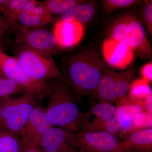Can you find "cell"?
Wrapping results in <instances>:
<instances>
[{"instance_id": "obj_1", "label": "cell", "mask_w": 152, "mask_h": 152, "mask_svg": "<svg viewBox=\"0 0 152 152\" xmlns=\"http://www.w3.org/2000/svg\"><path fill=\"white\" fill-rule=\"evenodd\" d=\"M65 66L64 77L80 101L85 95L94 94L109 67L99 53L92 48L85 49L71 56Z\"/></svg>"}, {"instance_id": "obj_2", "label": "cell", "mask_w": 152, "mask_h": 152, "mask_svg": "<svg viewBox=\"0 0 152 152\" xmlns=\"http://www.w3.org/2000/svg\"><path fill=\"white\" fill-rule=\"evenodd\" d=\"M48 83L49 101L45 109L49 122L71 132H78L83 113L73 90L63 80L54 79Z\"/></svg>"}, {"instance_id": "obj_3", "label": "cell", "mask_w": 152, "mask_h": 152, "mask_svg": "<svg viewBox=\"0 0 152 152\" xmlns=\"http://www.w3.org/2000/svg\"><path fill=\"white\" fill-rule=\"evenodd\" d=\"M110 38L126 45L141 58L152 56V47L141 21L132 14L123 15L115 20L110 28Z\"/></svg>"}, {"instance_id": "obj_4", "label": "cell", "mask_w": 152, "mask_h": 152, "mask_svg": "<svg viewBox=\"0 0 152 152\" xmlns=\"http://www.w3.org/2000/svg\"><path fill=\"white\" fill-rule=\"evenodd\" d=\"M36 98L26 94L20 98H1V115L0 130L20 136L32 112L37 106Z\"/></svg>"}, {"instance_id": "obj_5", "label": "cell", "mask_w": 152, "mask_h": 152, "mask_svg": "<svg viewBox=\"0 0 152 152\" xmlns=\"http://www.w3.org/2000/svg\"><path fill=\"white\" fill-rule=\"evenodd\" d=\"M15 58L23 70L34 80L48 82L60 79L66 82L51 54L46 52L20 47Z\"/></svg>"}, {"instance_id": "obj_6", "label": "cell", "mask_w": 152, "mask_h": 152, "mask_svg": "<svg viewBox=\"0 0 152 152\" xmlns=\"http://www.w3.org/2000/svg\"><path fill=\"white\" fill-rule=\"evenodd\" d=\"M135 77L132 67L122 72H116L108 67L102 77L94 95L99 102L111 104L126 96Z\"/></svg>"}, {"instance_id": "obj_7", "label": "cell", "mask_w": 152, "mask_h": 152, "mask_svg": "<svg viewBox=\"0 0 152 152\" xmlns=\"http://www.w3.org/2000/svg\"><path fill=\"white\" fill-rule=\"evenodd\" d=\"M67 141L81 152H132L124 151L116 137L105 131L70 132Z\"/></svg>"}, {"instance_id": "obj_8", "label": "cell", "mask_w": 152, "mask_h": 152, "mask_svg": "<svg viewBox=\"0 0 152 152\" xmlns=\"http://www.w3.org/2000/svg\"><path fill=\"white\" fill-rule=\"evenodd\" d=\"M0 69L3 77L10 78L23 87L26 93L42 99L48 96V82L34 80L23 70L15 57L8 56L2 50L0 52Z\"/></svg>"}, {"instance_id": "obj_9", "label": "cell", "mask_w": 152, "mask_h": 152, "mask_svg": "<svg viewBox=\"0 0 152 152\" xmlns=\"http://www.w3.org/2000/svg\"><path fill=\"white\" fill-rule=\"evenodd\" d=\"M80 129L85 131H105L116 136L120 131L116 107L108 102L96 104L83 113Z\"/></svg>"}, {"instance_id": "obj_10", "label": "cell", "mask_w": 152, "mask_h": 152, "mask_svg": "<svg viewBox=\"0 0 152 152\" xmlns=\"http://www.w3.org/2000/svg\"><path fill=\"white\" fill-rule=\"evenodd\" d=\"M15 41L20 47L46 52L50 54L60 49L53 33L43 28L16 31Z\"/></svg>"}, {"instance_id": "obj_11", "label": "cell", "mask_w": 152, "mask_h": 152, "mask_svg": "<svg viewBox=\"0 0 152 152\" xmlns=\"http://www.w3.org/2000/svg\"><path fill=\"white\" fill-rule=\"evenodd\" d=\"M102 58L112 69H125L133 62L135 52L126 45L108 38L104 41Z\"/></svg>"}, {"instance_id": "obj_12", "label": "cell", "mask_w": 152, "mask_h": 152, "mask_svg": "<svg viewBox=\"0 0 152 152\" xmlns=\"http://www.w3.org/2000/svg\"><path fill=\"white\" fill-rule=\"evenodd\" d=\"M52 127L47 118L45 108L37 106L30 115L20 136L24 144L32 142L40 148L44 135Z\"/></svg>"}, {"instance_id": "obj_13", "label": "cell", "mask_w": 152, "mask_h": 152, "mask_svg": "<svg viewBox=\"0 0 152 152\" xmlns=\"http://www.w3.org/2000/svg\"><path fill=\"white\" fill-rule=\"evenodd\" d=\"M84 29L81 23L75 20H59L55 24L53 33L60 49H69L81 41Z\"/></svg>"}, {"instance_id": "obj_14", "label": "cell", "mask_w": 152, "mask_h": 152, "mask_svg": "<svg viewBox=\"0 0 152 152\" xmlns=\"http://www.w3.org/2000/svg\"><path fill=\"white\" fill-rule=\"evenodd\" d=\"M69 131L52 127L45 133L40 148L44 152H81L67 141Z\"/></svg>"}, {"instance_id": "obj_15", "label": "cell", "mask_w": 152, "mask_h": 152, "mask_svg": "<svg viewBox=\"0 0 152 152\" xmlns=\"http://www.w3.org/2000/svg\"><path fill=\"white\" fill-rule=\"evenodd\" d=\"M124 151L132 152H152V128L143 129L129 135L120 142Z\"/></svg>"}, {"instance_id": "obj_16", "label": "cell", "mask_w": 152, "mask_h": 152, "mask_svg": "<svg viewBox=\"0 0 152 152\" xmlns=\"http://www.w3.org/2000/svg\"><path fill=\"white\" fill-rule=\"evenodd\" d=\"M95 12L94 6L86 1L73 6L61 14L60 20H75L83 24L90 21L94 16Z\"/></svg>"}, {"instance_id": "obj_17", "label": "cell", "mask_w": 152, "mask_h": 152, "mask_svg": "<svg viewBox=\"0 0 152 152\" xmlns=\"http://www.w3.org/2000/svg\"><path fill=\"white\" fill-rule=\"evenodd\" d=\"M52 20L44 18L28 12H21L14 21L16 31L38 28L51 23Z\"/></svg>"}, {"instance_id": "obj_18", "label": "cell", "mask_w": 152, "mask_h": 152, "mask_svg": "<svg viewBox=\"0 0 152 152\" xmlns=\"http://www.w3.org/2000/svg\"><path fill=\"white\" fill-rule=\"evenodd\" d=\"M23 146L20 136L0 130V152H21Z\"/></svg>"}, {"instance_id": "obj_19", "label": "cell", "mask_w": 152, "mask_h": 152, "mask_svg": "<svg viewBox=\"0 0 152 152\" xmlns=\"http://www.w3.org/2000/svg\"><path fill=\"white\" fill-rule=\"evenodd\" d=\"M151 94L152 91L149 82L142 78L136 79L132 82L129 92V99H131L142 101Z\"/></svg>"}, {"instance_id": "obj_20", "label": "cell", "mask_w": 152, "mask_h": 152, "mask_svg": "<svg viewBox=\"0 0 152 152\" xmlns=\"http://www.w3.org/2000/svg\"><path fill=\"white\" fill-rule=\"evenodd\" d=\"M86 1L81 0H46L42 2L52 16L62 14L73 6Z\"/></svg>"}, {"instance_id": "obj_21", "label": "cell", "mask_w": 152, "mask_h": 152, "mask_svg": "<svg viewBox=\"0 0 152 152\" xmlns=\"http://www.w3.org/2000/svg\"><path fill=\"white\" fill-rule=\"evenodd\" d=\"M22 92L26 93V91L15 81L6 77H0V98Z\"/></svg>"}, {"instance_id": "obj_22", "label": "cell", "mask_w": 152, "mask_h": 152, "mask_svg": "<svg viewBox=\"0 0 152 152\" xmlns=\"http://www.w3.org/2000/svg\"><path fill=\"white\" fill-rule=\"evenodd\" d=\"M28 0H8L2 12L7 18L12 23L16 17L22 11L23 7Z\"/></svg>"}, {"instance_id": "obj_23", "label": "cell", "mask_w": 152, "mask_h": 152, "mask_svg": "<svg viewBox=\"0 0 152 152\" xmlns=\"http://www.w3.org/2000/svg\"><path fill=\"white\" fill-rule=\"evenodd\" d=\"M22 12H28L44 18L53 20V17L42 1L28 0L23 7Z\"/></svg>"}, {"instance_id": "obj_24", "label": "cell", "mask_w": 152, "mask_h": 152, "mask_svg": "<svg viewBox=\"0 0 152 152\" xmlns=\"http://www.w3.org/2000/svg\"><path fill=\"white\" fill-rule=\"evenodd\" d=\"M142 1L139 0H104L102 3L104 11L110 13L117 10L138 4Z\"/></svg>"}, {"instance_id": "obj_25", "label": "cell", "mask_w": 152, "mask_h": 152, "mask_svg": "<svg viewBox=\"0 0 152 152\" xmlns=\"http://www.w3.org/2000/svg\"><path fill=\"white\" fill-rule=\"evenodd\" d=\"M117 119L119 126L120 131L127 132L133 127V118L125 110L123 106L118 104L116 107Z\"/></svg>"}, {"instance_id": "obj_26", "label": "cell", "mask_w": 152, "mask_h": 152, "mask_svg": "<svg viewBox=\"0 0 152 152\" xmlns=\"http://www.w3.org/2000/svg\"><path fill=\"white\" fill-rule=\"evenodd\" d=\"M132 125V128H151L152 114L143 112L137 114L133 118Z\"/></svg>"}, {"instance_id": "obj_27", "label": "cell", "mask_w": 152, "mask_h": 152, "mask_svg": "<svg viewBox=\"0 0 152 152\" xmlns=\"http://www.w3.org/2000/svg\"><path fill=\"white\" fill-rule=\"evenodd\" d=\"M144 22L150 37L152 36V2L147 1L143 12Z\"/></svg>"}, {"instance_id": "obj_28", "label": "cell", "mask_w": 152, "mask_h": 152, "mask_svg": "<svg viewBox=\"0 0 152 152\" xmlns=\"http://www.w3.org/2000/svg\"><path fill=\"white\" fill-rule=\"evenodd\" d=\"M142 78L147 81L151 82L152 80V63L150 62L144 65L140 70Z\"/></svg>"}, {"instance_id": "obj_29", "label": "cell", "mask_w": 152, "mask_h": 152, "mask_svg": "<svg viewBox=\"0 0 152 152\" xmlns=\"http://www.w3.org/2000/svg\"><path fill=\"white\" fill-rule=\"evenodd\" d=\"M10 30H14L12 26L7 19H4L0 15V31L4 35Z\"/></svg>"}, {"instance_id": "obj_30", "label": "cell", "mask_w": 152, "mask_h": 152, "mask_svg": "<svg viewBox=\"0 0 152 152\" xmlns=\"http://www.w3.org/2000/svg\"><path fill=\"white\" fill-rule=\"evenodd\" d=\"M21 152H44L40 148L32 142H28L24 144Z\"/></svg>"}, {"instance_id": "obj_31", "label": "cell", "mask_w": 152, "mask_h": 152, "mask_svg": "<svg viewBox=\"0 0 152 152\" xmlns=\"http://www.w3.org/2000/svg\"><path fill=\"white\" fill-rule=\"evenodd\" d=\"M152 94L150 95L145 99V107L148 113H152Z\"/></svg>"}, {"instance_id": "obj_32", "label": "cell", "mask_w": 152, "mask_h": 152, "mask_svg": "<svg viewBox=\"0 0 152 152\" xmlns=\"http://www.w3.org/2000/svg\"><path fill=\"white\" fill-rule=\"evenodd\" d=\"M4 35L0 31V39H2L3 37H4Z\"/></svg>"}, {"instance_id": "obj_33", "label": "cell", "mask_w": 152, "mask_h": 152, "mask_svg": "<svg viewBox=\"0 0 152 152\" xmlns=\"http://www.w3.org/2000/svg\"><path fill=\"white\" fill-rule=\"evenodd\" d=\"M1 105H0V119H1Z\"/></svg>"}, {"instance_id": "obj_34", "label": "cell", "mask_w": 152, "mask_h": 152, "mask_svg": "<svg viewBox=\"0 0 152 152\" xmlns=\"http://www.w3.org/2000/svg\"><path fill=\"white\" fill-rule=\"evenodd\" d=\"M1 48H0V52L1 51ZM0 76H1V77H3L2 75L1 74V69H0Z\"/></svg>"}, {"instance_id": "obj_35", "label": "cell", "mask_w": 152, "mask_h": 152, "mask_svg": "<svg viewBox=\"0 0 152 152\" xmlns=\"http://www.w3.org/2000/svg\"><path fill=\"white\" fill-rule=\"evenodd\" d=\"M1 5H0V10H1Z\"/></svg>"}, {"instance_id": "obj_36", "label": "cell", "mask_w": 152, "mask_h": 152, "mask_svg": "<svg viewBox=\"0 0 152 152\" xmlns=\"http://www.w3.org/2000/svg\"><path fill=\"white\" fill-rule=\"evenodd\" d=\"M2 77L1 76H0V77Z\"/></svg>"}]
</instances>
